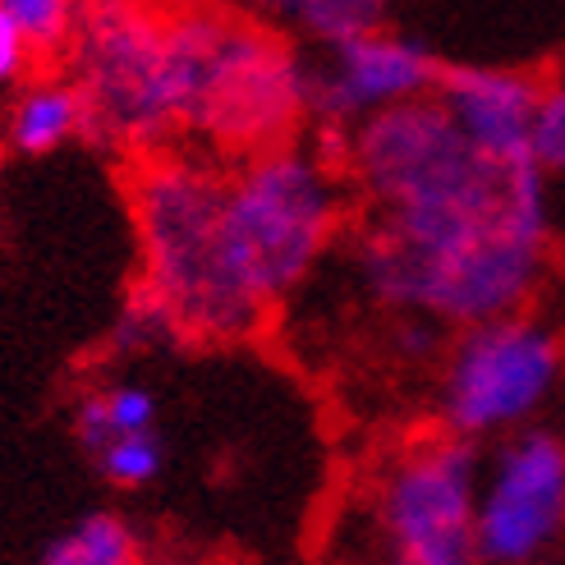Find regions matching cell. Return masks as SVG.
I'll return each instance as SVG.
<instances>
[{
  "label": "cell",
  "mask_w": 565,
  "mask_h": 565,
  "mask_svg": "<svg viewBox=\"0 0 565 565\" xmlns=\"http://www.w3.org/2000/svg\"><path fill=\"white\" fill-rule=\"evenodd\" d=\"M313 143L354 193L359 225L341 244L373 308L460 331L543 295L556 258L552 180L533 161L483 157L437 97Z\"/></svg>",
  "instance_id": "cell-1"
},
{
  "label": "cell",
  "mask_w": 565,
  "mask_h": 565,
  "mask_svg": "<svg viewBox=\"0 0 565 565\" xmlns=\"http://www.w3.org/2000/svg\"><path fill=\"white\" fill-rule=\"evenodd\" d=\"M138 295H148L184 345H248L271 313L244 286L225 231V161L198 148L138 157L129 175Z\"/></svg>",
  "instance_id": "cell-2"
},
{
  "label": "cell",
  "mask_w": 565,
  "mask_h": 565,
  "mask_svg": "<svg viewBox=\"0 0 565 565\" xmlns=\"http://www.w3.org/2000/svg\"><path fill=\"white\" fill-rule=\"evenodd\" d=\"M166 65L180 143L239 161L308 125V51L225 6L166 10Z\"/></svg>",
  "instance_id": "cell-3"
},
{
  "label": "cell",
  "mask_w": 565,
  "mask_h": 565,
  "mask_svg": "<svg viewBox=\"0 0 565 565\" xmlns=\"http://www.w3.org/2000/svg\"><path fill=\"white\" fill-rule=\"evenodd\" d=\"M350 216L354 193L341 161L303 134L225 166V231L244 286L267 313L318 276Z\"/></svg>",
  "instance_id": "cell-4"
},
{
  "label": "cell",
  "mask_w": 565,
  "mask_h": 565,
  "mask_svg": "<svg viewBox=\"0 0 565 565\" xmlns=\"http://www.w3.org/2000/svg\"><path fill=\"white\" fill-rule=\"evenodd\" d=\"M561 382L565 331L529 303L515 313L450 331L437 354L433 418L450 437L492 446L539 423L556 401Z\"/></svg>",
  "instance_id": "cell-5"
},
{
  "label": "cell",
  "mask_w": 565,
  "mask_h": 565,
  "mask_svg": "<svg viewBox=\"0 0 565 565\" xmlns=\"http://www.w3.org/2000/svg\"><path fill=\"white\" fill-rule=\"evenodd\" d=\"M65 65L88 97L97 143L134 157L180 143L166 10L152 0H83L65 38Z\"/></svg>",
  "instance_id": "cell-6"
},
{
  "label": "cell",
  "mask_w": 565,
  "mask_h": 565,
  "mask_svg": "<svg viewBox=\"0 0 565 565\" xmlns=\"http://www.w3.org/2000/svg\"><path fill=\"white\" fill-rule=\"evenodd\" d=\"M478 473H483V446L441 428L418 433L382 456L363 497V529L377 547V565H478Z\"/></svg>",
  "instance_id": "cell-7"
},
{
  "label": "cell",
  "mask_w": 565,
  "mask_h": 565,
  "mask_svg": "<svg viewBox=\"0 0 565 565\" xmlns=\"http://www.w3.org/2000/svg\"><path fill=\"white\" fill-rule=\"evenodd\" d=\"M565 543V437L529 423L483 450L473 515L478 565H539Z\"/></svg>",
  "instance_id": "cell-8"
},
{
  "label": "cell",
  "mask_w": 565,
  "mask_h": 565,
  "mask_svg": "<svg viewBox=\"0 0 565 565\" xmlns=\"http://www.w3.org/2000/svg\"><path fill=\"white\" fill-rule=\"evenodd\" d=\"M437 78V51L391 23L318 46L308 51V129L335 138L391 106L433 97Z\"/></svg>",
  "instance_id": "cell-9"
},
{
  "label": "cell",
  "mask_w": 565,
  "mask_h": 565,
  "mask_svg": "<svg viewBox=\"0 0 565 565\" xmlns=\"http://www.w3.org/2000/svg\"><path fill=\"white\" fill-rule=\"evenodd\" d=\"M543 78L515 70V65H441L437 78V106L450 116L469 143L497 157V161H533L529 157V134H533V110H539Z\"/></svg>",
  "instance_id": "cell-10"
},
{
  "label": "cell",
  "mask_w": 565,
  "mask_h": 565,
  "mask_svg": "<svg viewBox=\"0 0 565 565\" xmlns=\"http://www.w3.org/2000/svg\"><path fill=\"white\" fill-rule=\"evenodd\" d=\"M93 138L88 97L70 74H28L6 110V148L14 157H51Z\"/></svg>",
  "instance_id": "cell-11"
},
{
  "label": "cell",
  "mask_w": 565,
  "mask_h": 565,
  "mask_svg": "<svg viewBox=\"0 0 565 565\" xmlns=\"http://www.w3.org/2000/svg\"><path fill=\"white\" fill-rule=\"evenodd\" d=\"M216 6L276 28V33H286L303 51H318L341 38L391 23L395 0H216Z\"/></svg>",
  "instance_id": "cell-12"
},
{
  "label": "cell",
  "mask_w": 565,
  "mask_h": 565,
  "mask_svg": "<svg viewBox=\"0 0 565 565\" xmlns=\"http://www.w3.org/2000/svg\"><path fill=\"white\" fill-rule=\"evenodd\" d=\"M152 428H161V395L134 377H102L74 401V437L83 456Z\"/></svg>",
  "instance_id": "cell-13"
},
{
  "label": "cell",
  "mask_w": 565,
  "mask_h": 565,
  "mask_svg": "<svg viewBox=\"0 0 565 565\" xmlns=\"http://www.w3.org/2000/svg\"><path fill=\"white\" fill-rule=\"evenodd\" d=\"M38 565H148V547L125 511L97 505L51 533Z\"/></svg>",
  "instance_id": "cell-14"
},
{
  "label": "cell",
  "mask_w": 565,
  "mask_h": 565,
  "mask_svg": "<svg viewBox=\"0 0 565 565\" xmlns=\"http://www.w3.org/2000/svg\"><path fill=\"white\" fill-rule=\"evenodd\" d=\"M93 469L102 473L106 488L116 492H143L152 488L157 478L166 473V460H171V446H166V433L152 428V433H134V437H120L102 450H93Z\"/></svg>",
  "instance_id": "cell-15"
},
{
  "label": "cell",
  "mask_w": 565,
  "mask_h": 565,
  "mask_svg": "<svg viewBox=\"0 0 565 565\" xmlns=\"http://www.w3.org/2000/svg\"><path fill=\"white\" fill-rule=\"evenodd\" d=\"M529 157L547 180H565V74L543 78V88H539Z\"/></svg>",
  "instance_id": "cell-16"
},
{
  "label": "cell",
  "mask_w": 565,
  "mask_h": 565,
  "mask_svg": "<svg viewBox=\"0 0 565 565\" xmlns=\"http://www.w3.org/2000/svg\"><path fill=\"white\" fill-rule=\"evenodd\" d=\"M78 6L83 0H0V10L23 28L28 42L38 46V55L65 51V38H70L74 19H78Z\"/></svg>",
  "instance_id": "cell-17"
},
{
  "label": "cell",
  "mask_w": 565,
  "mask_h": 565,
  "mask_svg": "<svg viewBox=\"0 0 565 565\" xmlns=\"http://www.w3.org/2000/svg\"><path fill=\"white\" fill-rule=\"evenodd\" d=\"M33 61H38V46L28 42V33L6 10H0V88H19V83L33 74Z\"/></svg>",
  "instance_id": "cell-18"
},
{
  "label": "cell",
  "mask_w": 565,
  "mask_h": 565,
  "mask_svg": "<svg viewBox=\"0 0 565 565\" xmlns=\"http://www.w3.org/2000/svg\"><path fill=\"white\" fill-rule=\"evenodd\" d=\"M382 565H418V561H382Z\"/></svg>",
  "instance_id": "cell-19"
},
{
  "label": "cell",
  "mask_w": 565,
  "mask_h": 565,
  "mask_svg": "<svg viewBox=\"0 0 565 565\" xmlns=\"http://www.w3.org/2000/svg\"><path fill=\"white\" fill-rule=\"evenodd\" d=\"M148 565H184V561H148Z\"/></svg>",
  "instance_id": "cell-20"
}]
</instances>
